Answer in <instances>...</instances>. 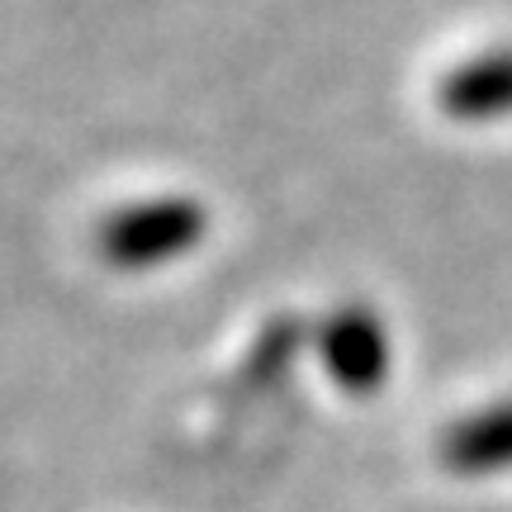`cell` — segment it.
Masks as SVG:
<instances>
[{
    "label": "cell",
    "mask_w": 512,
    "mask_h": 512,
    "mask_svg": "<svg viewBox=\"0 0 512 512\" xmlns=\"http://www.w3.org/2000/svg\"><path fill=\"white\" fill-rule=\"evenodd\" d=\"M446 105L465 119H494L512 110V53L484 57L446 86Z\"/></svg>",
    "instance_id": "cell-1"
},
{
    "label": "cell",
    "mask_w": 512,
    "mask_h": 512,
    "mask_svg": "<svg viewBox=\"0 0 512 512\" xmlns=\"http://www.w3.org/2000/svg\"><path fill=\"white\" fill-rule=\"evenodd\" d=\"M451 460L460 470H503L512 465V403L484 413L451 437Z\"/></svg>",
    "instance_id": "cell-2"
}]
</instances>
